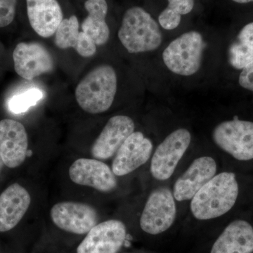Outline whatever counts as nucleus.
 <instances>
[{
	"mask_svg": "<svg viewBox=\"0 0 253 253\" xmlns=\"http://www.w3.org/2000/svg\"><path fill=\"white\" fill-rule=\"evenodd\" d=\"M28 20L32 28L42 38L55 34L63 20L57 0H26Z\"/></svg>",
	"mask_w": 253,
	"mask_h": 253,
	"instance_id": "obj_17",
	"label": "nucleus"
},
{
	"mask_svg": "<svg viewBox=\"0 0 253 253\" xmlns=\"http://www.w3.org/2000/svg\"><path fill=\"white\" fill-rule=\"evenodd\" d=\"M51 219L55 225L72 234H87L98 223L96 210L89 205L76 202H61L51 208Z\"/></svg>",
	"mask_w": 253,
	"mask_h": 253,
	"instance_id": "obj_9",
	"label": "nucleus"
},
{
	"mask_svg": "<svg viewBox=\"0 0 253 253\" xmlns=\"http://www.w3.org/2000/svg\"><path fill=\"white\" fill-rule=\"evenodd\" d=\"M4 165V161H3L2 158H1V153H0V172H1V169H2V167Z\"/></svg>",
	"mask_w": 253,
	"mask_h": 253,
	"instance_id": "obj_27",
	"label": "nucleus"
},
{
	"mask_svg": "<svg viewBox=\"0 0 253 253\" xmlns=\"http://www.w3.org/2000/svg\"><path fill=\"white\" fill-rule=\"evenodd\" d=\"M211 253H253V226L245 219L231 221L213 244Z\"/></svg>",
	"mask_w": 253,
	"mask_h": 253,
	"instance_id": "obj_18",
	"label": "nucleus"
},
{
	"mask_svg": "<svg viewBox=\"0 0 253 253\" xmlns=\"http://www.w3.org/2000/svg\"><path fill=\"white\" fill-rule=\"evenodd\" d=\"M191 141V133L184 128L172 131L163 140L151 160L150 172L155 179L165 181L171 177Z\"/></svg>",
	"mask_w": 253,
	"mask_h": 253,
	"instance_id": "obj_6",
	"label": "nucleus"
},
{
	"mask_svg": "<svg viewBox=\"0 0 253 253\" xmlns=\"http://www.w3.org/2000/svg\"><path fill=\"white\" fill-rule=\"evenodd\" d=\"M167 7L158 16V23L167 31L175 29L179 26L181 16L189 14L194 7V0H168Z\"/></svg>",
	"mask_w": 253,
	"mask_h": 253,
	"instance_id": "obj_21",
	"label": "nucleus"
},
{
	"mask_svg": "<svg viewBox=\"0 0 253 253\" xmlns=\"http://www.w3.org/2000/svg\"><path fill=\"white\" fill-rule=\"evenodd\" d=\"M71 180L79 185L89 186L102 192L116 189V175L106 164L100 160L79 158L69 169Z\"/></svg>",
	"mask_w": 253,
	"mask_h": 253,
	"instance_id": "obj_11",
	"label": "nucleus"
},
{
	"mask_svg": "<svg viewBox=\"0 0 253 253\" xmlns=\"http://www.w3.org/2000/svg\"><path fill=\"white\" fill-rule=\"evenodd\" d=\"M118 36L123 46L130 54L155 51L163 41L159 24L140 6H133L126 10L123 15Z\"/></svg>",
	"mask_w": 253,
	"mask_h": 253,
	"instance_id": "obj_2",
	"label": "nucleus"
},
{
	"mask_svg": "<svg viewBox=\"0 0 253 253\" xmlns=\"http://www.w3.org/2000/svg\"><path fill=\"white\" fill-rule=\"evenodd\" d=\"M31 198L27 190L13 184L0 195V232L14 229L27 212Z\"/></svg>",
	"mask_w": 253,
	"mask_h": 253,
	"instance_id": "obj_16",
	"label": "nucleus"
},
{
	"mask_svg": "<svg viewBox=\"0 0 253 253\" xmlns=\"http://www.w3.org/2000/svg\"><path fill=\"white\" fill-rule=\"evenodd\" d=\"M17 0H0V28L13 22L16 12Z\"/></svg>",
	"mask_w": 253,
	"mask_h": 253,
	"instance_id": "obj_24",
	"label": "nucleus"
},
{
	"mask_svg": "<svg viewBox=\"0 0 253 253\" xmlns=\"http://www.w3.org/2000/svg\"><path fill=\"white\" fill-rule=\"evenodd\" d=\"M42 98V91L37 88H33L21 94L13 96L9 101L8 107L11 113L21 114L38 104Z\"/></svg>",
	"mask_w": 253,
	"mask_h": 253,
	"instance_id": "obj_23",
	"label": "nucleus"
},
{
	"mask_svg": "<svg viewBox=\"0 0 253 253\" xmlns=\"http://www.w3.org/2000/svg\"><path fill=\"white\" fill-rule=\"evenodd\" d=\"M152 142L140 131H134L116 153L112 170L116 176L132 172L149 161L153 151Z\"/></svg>",
	"mask_w": 253,
	"mask_h": 253,
	"instance_id": "obj_12",
	"label": "nucleus"
},
{
	"mask_svg": "<svg viewBox=\"0 0 253 253\" xmlns=\"http://www.w3.org/2000/svg\"><path fill=\"white\" fill-rule=\"evenodd\" d=\"M228 61L231 67L242 70L253 61V22L241 28L228 49Z\"/></svg>",
	"mask_w": 253,
	"mask_h": 253,
	"instance_id": "obj_20",
	"label": "nucleus"
},
{
	"mask_svg": "<svg viewBox=\"0 0 253 253\" xmlns=\"http://www.w3.org/2000/svg\"><path fill=\"white\" fill-rule=\"evenodd\" d=\"M176 208L170 190L161 187L150 194L140 218L141 229L151 235L167 231L175 220Z\"/></svg>",
	"mask_w": 253,
	"mask_h": 253,
	"instance_id": "obj_7",
	"label": "nucleus"
},
{
	"mask_svg": "<svg viewBox=\"0 0 253 253\" xmlns=\"http://www.w3.org/2000/svg\"><path fill=\"white\" fill-rule=\"evenodd\" d=\"M217 172V163L212 158L204 156L195 159L185 172L176 181L173 196L177 201L192 199Z\"/></svg>",
	"mask_w": 253,
	"mask_h": 253,
	"instance_id": "obj_15",
	"label": "nucleus"
},
{
	"mask_svg": "<svg viewBox=\"0 0 253 253\" xmlns=\"http://www.w3.org/2000/svg\"><path fill=\"white\" fill-rule=\"evenodd\" d=\"M124 223L116 219L94 226L78 246L77 253H118L126 241Z\"/></svg>",
	"mask_w": 253,
	"mask_h": 253,
	"instance_id": "obj_8",
	"label": "nucleus"
},
{
	"mask_svg": "<svg viewBox=\"0 0 253 253\" xmlns=\"http://www.w3.org/2000/svg\"><path fill=\"white\" fill-rule=\"evenodd\" d=\"M134 129V121L128 116H116L110 118L92 145L91 156L97 160L109 159L116 154Z\"/></svg>",
	"mask_w": 253,
	"mask_h": 253,
	"instance_id": "obj_13",
	"label": "nucleus"
},
{
	"mask_svg": "<svg viewBox=\"0 0 253 253\" xmlns=\"http://www.w3.org/2000/svg\"><path fill=\"white\" fill-rule=\"evenodd\" d=\"M84 33L80 31V23L76 16L63 19L55 33V44L60 49H77L84 38Z\"/></svg>",
	"mask_w": 253,
	"mask_h": 253,
	"instance_id": "obj_22",
	"label": "nucleus"
},
{
	"mask_svg": "<svg viewBox=\"0 0 253 253\" xmlns=\"http://www.w3.org/2000/svg\"><path fill=\"white\" fill-rule=\"evenodd\" d=\"M239 83L244 89L253 92V61L241 70Z\"/></svg>",
	"mask_w": 253,
	"mask_h": 253,
	"instance_id": "obj_25",
	"label": "nucleus"
},
{
	"mask_svg": "<svg viewBox=\"0 0 253 253\" xmlns=\"http://www.w3.org/2000/svg\"><path fill=\"white\" fill-rule=\"evenodd\" d=\"M206 44L196 31L184 33L171 42L163 53L166 67L174 74L191 76L199 72Z\"/></svg>",
	"mask_w": 253,
	"mask_h": 253,
	"instance_id": "obj_4",
	"label": "nucleus"
},
{
	"mask_svg": "<svg viewBox=\"0 0 253 253\" xmlns=\"http://www.w3.org/2000/svg\"><path fill=\"white\" fill-rule=\"evenodd\" d=\"M117 88V75L114 68L109 65H101L80 82L76 89V101L86 113L106 112L112 106Z\"/></svg>",
	"mask_w": 253,
	"mask_h": 253,
	"instance_id": "obj_3",
	"label": "nucleus"
},
{
	"mask_svg": "<svg viewBox=\"0 0 253 253\" xmlns=\"http://www.w3.org/2000/svg\"><path fill=\"white\" fill-rule=\"evenodd\" d=\"M218 147L241 162L253 160V122L235 118L219 123L212 131Z\"/></svg>",
	"mask_w": 253,
	"mask_h": 253,
	"instance_id": "obj_5",
	"label": "nucleus"
},
{
	"mask_svg": "<svg viewBox=\"0 0 253 253\" xmlns=\"http://www.w3.org/2000/svg\"><path fill=\"white\" fill-rule=\"evenodd\" d=\"M234 2L237 3V4H250V3H253V0H231Z\"/></svg>",
	"mask_w": 253,
	"mask_h": 253,
	"instance_id": "obj_26",
	"label": "nucleus"
},
{
	"mask_svg": "<svg viewBox=\"0 0 253 253\" xmlns=\"http://www.w3.org/2000/svg\"><path fill=\"white\" fill-rule=\"evenodd\" d=\"M14 69L22 78L32 80L51 72L54 60L47 49L38 42H21L13 52Z\"/></svg>",
	"mask_w": 253,
	"mask_h": 253,
	"instance_id": "obj_10",
	"label": "nucleus"
},
{
	"mask_svg": "<svg viewBox=\"0 0 253 253\" xmlns=\"http://www.w3.org/2000/svg\"><path fill=\"white\" fill-rule=\"evenodd\" d=\"M0 153L6 167L23 164L28 156V139L22 123L11 119L0 121Z\"/></svg>",
	"mask_w": 253,
	"mask_h": 253,
	"instance_id": "obj_14",
	"label": "nucleus"
},
{
	"mask_svg": "<svg viewBox=\"0 0 253 253\" xmlns=\"http://www.w3.org/2000/svg\"><path fill=\"white\" fill-rule=\"evenodd\" d=\"M239 196V184L235 173H219L192 198L191 212L199 220L221 217L234 207Z\"/></svg>",
	"mask_w": 253,
	"mask_h": 253,
	"instance_id": "obj_1",
	"label": "nucleus"
},
{
	"mask_svg": "<svg viewBox=\"0 0 253 253\" xmlns=\"http://www.w3.org/2000/svg\"><path fill=\"white\" fill-rule=\"evenodd\" d=\"M84 8L87 16L82 23V31L90 37L96 45H104L109 41L110 30L106 16L108 4L106 0H86Z\"/></svg>",
	"mask_w": 253,
	"mask_h": 253,
	"instance_id": "obj_19",
	"label": "nucleus"
}]
</instances>
